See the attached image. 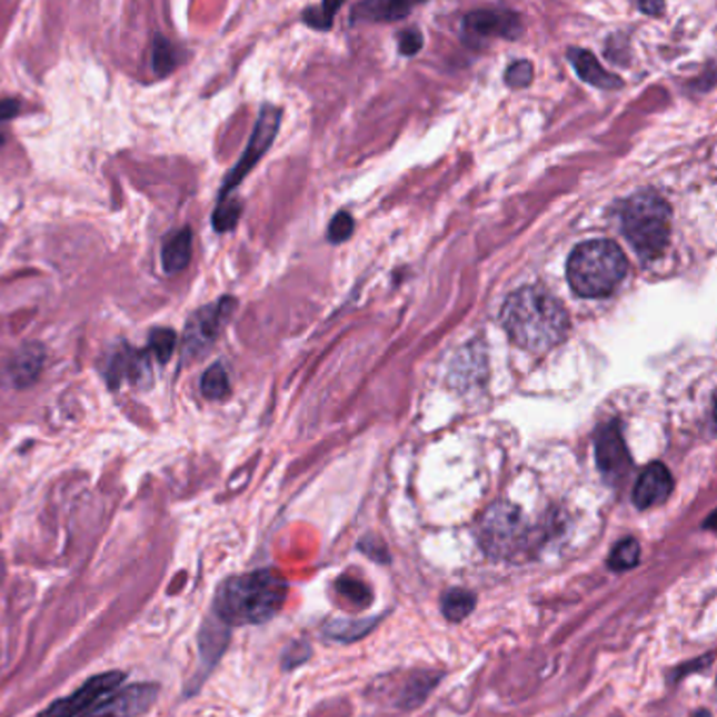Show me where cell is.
<instances>
[{
    "label": "cell",
    "instance_id": "6da1fadb",
    "mask_svg": "<svg viewBox=\"0 0 717 717\" xmlns=\"http://www.w3.org/2000/svg\"><path fill=\"white\" fill-rule=\"evenodd\" d=\"M501 325L518 348L544 353L566 339L568 311L558 297L541 287H524L507 297Z\"/></svg>",
    "mask_w": 717,
    "mask_h": 717
},
{
    "label": "cell",
    "instance_id": "7a4b0ae2",
    "mask_svg": "<svg viewBox=\"0 0 717 717\" xmlns=\"http://www.w3.org/2000/svg\"><path fill=\"white\" fill-rule=\"evenodd\" d=\"M289 585L276 570L263 568L238 575L217 589L213 610L226 625H261L273 619L285 606Z\"/></svg>",
    "mask_w": 717,
    "mask_h": 717
},
{
    "label": "cell",
    "instance_id": "3957f363",
    "mask_svg": "<svg viewBox=\"0 0 717 717\" xmlns=\"http://www.w3.org/2000/svg\"><path fill=\"white\" fill-rule=\"evenodd\" d=\"M627 257L613 240H589L579 245L566 266L572 291L585 299H600L617 291L627 276Z\"/></svg>",
    "mask_w": 717,
    "mask_h": 717
},
{
    "label": "cell",
    "instance_id": "277c9868",
    "mask_svg": "<svg viewBox=\"0 0 717 717\" xmlns=\"http://www.w3.org/2000/svg\"><path fill=\"white\" fill-rule=\"evenodd\" d=\"M671 209L657 192H638L619 207L620 232L644 261L657 259L669 242Z\"/></svg>",
    "mask_w": 717,
    "mask_h": 717
},
{
    "label": "cell",
    "instance_id": "5b68a950",
    "mask_svg": "<svg viewBox=\"0 0 717 717\" xmlns=\"http://www.w3.org/2000/svg\"><path fill=\"white\" fill-rule=\"evenodd\" d=\"M522 511L507 501L490 505L480 518L478 541L490 558H514L526 541Z\"/></svg>",
    "mask_w": 717,
    "mask_h": 717
},
{
    "label": "cell",
    "instance_id": "8992f818",
    "mask_svg": "<svg viewBox=\"0 0 717 717\" xmlns=\"http://www.w3.org/2000/svg\"><path fill=\"white\" fill-rule=\"evenodd\" d=\"M278 127H280V110L273 108V106H266L259 114V120H257V127L252 131L251 141L245 150L242 158L236 162L232 171L228 173V177L223 179V186H221V195H219V200L228 198L232 195L233 190L240 186V181L251 173V169H255V165L263 158V155L270 150V146L273 143V137L278 133Z\"/></svg>",
    "mask_w": 717,
    "mask_h": 717
},
{
    "label": "cell",
    "instance_id": "52a82bcc",
    "mask_svg": "<svg viewBox=\"0 0 717 717\" xmlns=\"http://www.w3.org/2000/svg\"><path fill=\"white\" fill-rule=\"evenodd\" d=\"M233 310H236V299L233 297H221L211 306L196 311L195 316L188 320V327H186L183 353L190 356V358H196L205 349L211 348L217 335L228 325Z\"/></svg>",
    "mask_w": 717,
    "mask_h": 717
},
{
    "label": "cell",
    "instance_id": "ba28073f",
    "mask_svg": "<svg viewBox=\"0 0 717 717\" xmlns=\"http://www.w3.org/2000/svg\"><path fill=\"white\" fill-rule=\"evenodd\" d=\"M596 461L604 480L608 485H620L631 467L634 459L627 450L619 421H608L596 431Z\"/></svg>",
    "mask_w": 717,
    "mask_h": 717
},
{
    "label": "cell",
    "instance_id": "9c48e42d",
    "mask_svg": "<svg viewBox=\"0 0 717 717\" xmlns=\"http://www.w3.org/2000/svg\"><path fill=\"white\" fill-rule=\"evenodd\" d=\"M127 679L122 671H106L96 678L87 679L70 697L59 698L51 707H47L40 717H80L87 714L98 700L114 693Z\"/></svg>",
    "mask_w": 717,
    "mask_h": 717
},
{
    "label": "cell",
    "instance_id": "30bf717a",
    "mask_svg": "<svg viewBox=\"0 0 717 717\" xmlns=\"http://www.w3.org/2000/svg\"><path fill=\"white\" fill-rule=\"evenodd\" d=\"M156 695V684H133L117 688L80 717H141L152 707Z\"/></svg>",
    "mask_w": 717,
    "mask_h": 717
},
{
    "label": "cell",
    "instance_id": "8fae6325",
    "mask_svg": "<svg viewBox=\"0 0 717 717\" xmlns=\"http://www.w3.org/2000/svg\"><path fill=\"white\" fill-rule=\"evenodd\" d=\"M464 34L467 40L485 42L488 39H518L522 34V20L518 13L504 9L471 11L464 18Z\"/></svg>",
    "mask_w": 717,
    "mask_h": 717
},
{
    "label": "cell",
    "instance_id": "7c38bea8",
    "mask_svg": "<svg viewBox=\"0 0 717 717\" xmlns=\"http://www.w3.org/2000/svg\"><path fill=\"white\" fill-rule=\"evenodd\" d=\"M671 492H674L671 471L657 461L641 471L634 488V504L638 509H650L665 504Z\"/></svg>",
    "mask_w": 717,
    "mask_h": 717
},
{
    "label": "cell",
    "instance_id": "4fadbf2b",
    "mask_svg": "<svg viewBox=\"0 0 717 717\" xmlns=\"http://www.w3.org/2000/svg\"><path fill=\"white\" fill-rule=\"evenodd\" d=\"M47 351L40 343H26L9 362V379L16 388L26 389L39 381L40 372L44 369Z\"/></svg>",
    "mask_w": 717,
    "mask_h": 717
},
{
    "label": "cell",
    "instance_id": "5bb4252c",
    "mask_svg": "<svg viewBox=\"0 0 717 717\" xmlns=\"http://www.w3.org/2000/svg\"><path fill=\"white\" fill-rule=\"evenodd\" d=\"M148 351H133V349L125 348L118 351L117 356L112 358L110 367L106 370V379L108 386L112 389H118L127 379L139 384L143 375H148Z\"/></svg>",
    "mask_w": 717,
    "mask_h": 717
},
{
    "label": "cell",
    "instance_id": "9a60e30c",
    "mask_svg": "<svg viewBox=\"0 0 717 717\" xmlns=\"http://www.w3.org/2000/svg\"><path fill=\"white\" fill-rule=\"evenodd\" d=\"M568 59L572 63V68L577 70V74L589 82L591 87H598V89H619L623 87V80L615 74H610L608 70H604L600 66V61L596 59V56L587 49H570L568 51Z\"/></svg>",
    "mask_w": 717,
    "mask_h": 717
},
{
    "label": "cell",
    "instance_id": "2e32d148",
    "mask_svg": "<svg viewBox=\"0 0 717 717\" xmlns=\"http://www.w3.org/2000/svg\"><path fill=\"white\" fill-rule=\"evenodd\" d=\"M162 268L167 273L183 272L192 259V230L181 228L177 232L169 233L162 245Z\"/></svg>",
    "mask_w": 717,
    "mask_h": 717
},
{
    "label": "cell",
    "instance_id": "e0dca14e",
    "mask_svg": "<svg viewBox=\"0 0 717 717\" xmlns=\"http://www.w3.org/2000/svg\"><path fill=\"white\" fill-rule=\"evenodd\" d=\"M410 4L400 2H360L353 7V21H396L407 18Z\"/></svg>",
    "mask_w": 717,
    "mask_h": 717
},
{
    "label": "cell",
    "instance_id": "ac0fdd59",
    "mask_svg": "<svg viewBox=\"0 0 717 717\" xmlns=\"http://www.w3.org/2000/svg\"><path fill=\"white\" fill-rule=\"evenodd\" d=\"M440 606H442V615H445L446 619L459 623V620L467 619L474 613L476 596L471 591L464 589V587H455V589L446 591Z\"/></svg>",
    "mask_w": 717,
    "mask_h": 717
},
{
    "label": "cell",
    "instance_id": "d6986e66",
    "mask_svg": "<svg viewBox=\"0 0 717 717\" xmlns=\"http://www.w3.org/2000/svg\"><path fill=\"white\" fill-rule=\"evenodd\" d=\"M200 391L207 400H223L230 396V375L223 365H213L200 379Z\"/></svg>",
    "mask_w": 717,
    "mask_h": 717
},
{
    "label": "cell",
    "instance_id": "ffe728a7",
    "mask_svg": "<svg viewBox=\"0 0 717 717\" xmlns=\"http://www.w3.org/2000/svg\"><path fill=\"white\" fill-rule=\"evenodd\" d=\"M640 556V544L634 537H627L613 547V551L608 556V566H610V570L625 572V570H631L638 566Z\"/></svg>",
    "mask_w": 717,
    "mask_h": 717
},
{
    "label": "cell",
    "instance_id": "44dd1931",
    "mask_svg": "<svg viewBox=\"0 0 717 717\" xmlns=\"http://www.w3.org/2000/svg\"><path fill=\"white\" fill-rule=\"evenodd\" d=\"M177 63H179V53L173 42L156 34L152 40V70L158 77H167L173 72Z\"/></svg>",
    "mask_w": 717,
    "mask_h": 717
},
{
    "label": "cell",
    "instance_id": "7402d4cb",
    "mask_svg": "<svg viewBox=\"0 0 717 717\" xmlns=\"http://www.w3.org/2000/svg\"><path fill=\"white\" fill-rule=\"evenodd\" d=\"M175 346H177V335L175 330L165 329H155L150 332V341H148V356H152L155 360H158L160 365H167L173 356Z\"/></svg>",
    "mask_w": 717,
    "mask_h": 717
},
{
    "label": "cell",
    "instance_id": "603a6c76",
    "mask_svg": "<svg viewBox=\"0 0 717 717\" xmlns=\"http://www.w3.org/2000/svg\"><path fill=\"white\" fill-rule=\"evenodd\" d=\"M240 213H242V205L238 200H228V198L219 200L213 213L215 232L223 233L233 230Z\"/></svg>",
    "mask_w": 717,
    "mask_h": 717
},
{
    "label": "cell",
    "instance_id": "cb8c5ba5",
    "mask_svg": "<svg viewBox=\"0 0 717 717\" xmlns=\"http://www.w3.org/2000/svg\"><path fill=\"white\" fill-rule=\"evenodd\" d=\"M337 591L348 598L349 601H353L356 606H369L370 594L369 585L367 582L358 581V579H351V577H341L337 581Z\"/></svg>",
    "mask_w": 717,
    "mask_h": 717
},
{
    "label": "cell",
    "instance_id": "d4e9b609",
    "mask_svg": "<svg viewBox=\"0 0 717 717\" xmlns=\"http://www.w3.org/2000/svg\"><path fill=\"white\" fill-rule=\"evenodd\" d=\"M339 9H341V2H335V4L325 2V4H318V7H310L303 13V21L311 28H316V30H329L330 26H332V18H335V13Z\"/></svg>",
    "mask_w": 717,
    "mask_h": 717
},
{
    "label": "cell",
    "instance_id": "484cf974",
    "mask_svg": "<svg viewBox=\"0 0 717 717\" xmlns=\"http://www.w3.org/2000/svg\"><path fill=\"white\" fill-rule=\"evenodd\" d=\"M532 77H535L532 63H530V61H526V59L514 61V63L507 68V72H505L507 84H509V87H516V89L528 87Z\"/></svg>",
    "mask_w": 717,
    "mask_h": 717
},
{
    "label": "cell",
    "instance_id": "4316f807",
    "mask_svg": "<svg viewBox=\"0 0 717 717\" xmlns=\"http://www.w3.org/2000/svg\"><path fill=\"white\" fill-rule=\"evenodd\" d=\"M353 232V219L351 215L341 211L335 215V219L330 221L329 226V240L332 245H339L343 240H348L349 236Z\"/></svg>",
    "mask_w": 717,
    "mask_h": 717
},
{
    "label": "cell",
    "instance_id": "83f0119b",
    "mask_svg": "<svg viewBox=\"0 0 717 717\" xmlns=\"http://www.w3.org/2000/svg\"><path fill=\"white\" fill-rule=\"evenodd\" d=\"M398 47H400V53L402 56H408V58L410 56H417L421 51V47H424V37L417 30H407V32L400 34Z\"/></svg>",
    "mask_w": 717,
    "mask_h": 717
},
{
    "label": "cell",
    "instance_id": "f1b7e54d",
    "mask_svg": "<svg viewBox=\"0 0 717 717\" xmlns=\"http://www.w3.org/2000/svg\"><path fill=\"white\" fill-rule=\"evenodd\" d=\"M18 112H20L18 99H0V122H9Z\"/></svg>",
    "mask_w": 717,
    "mask_h": 717
},
{
    "label": "cell",
    "instance_id": "f546056e",
    "mask_svg": "<svg viewBox=\"0 0 717 717\" xmlns=\"http://www.w3.org/2000/svg\"><path fill=\"white\" fill-rule=\"evenodd\" d=\"M641 11L644 13H660L663 11V4H640Z\"/></svg>",
    "mask_w": 717,
    "mask_h": 717
},
{
    "label": "cell",
    "instance_id": "4dcf8cb0",
    "mask_svg": "<svg viewBox=\"0 0 717 717\" xmlns=\"http://www.w3.org/2000/svg\"><path fill=\"white\" fill-rule=\"evenodd\" d=\"M693 717H711V714H709L707 709H700V711H697Z\"/></svg>",
    "mask_w": 717,
    "mask_h": 717
},
{
    "label": "cell",
    "instance_id": "1f68e13d",
    "mask_svg": "<svg viewBox=\"0 0 717 717\" xmlns=\"http://www.w3.org/2000/svg\"><path fill=\"white\" fill-rule=\"evenodd\" d=\"M2 146H4V136L0 133V148H2Z\"/></svg>",
    "mask_w": 717,
    "mask_h": 717
}]
</instances>
